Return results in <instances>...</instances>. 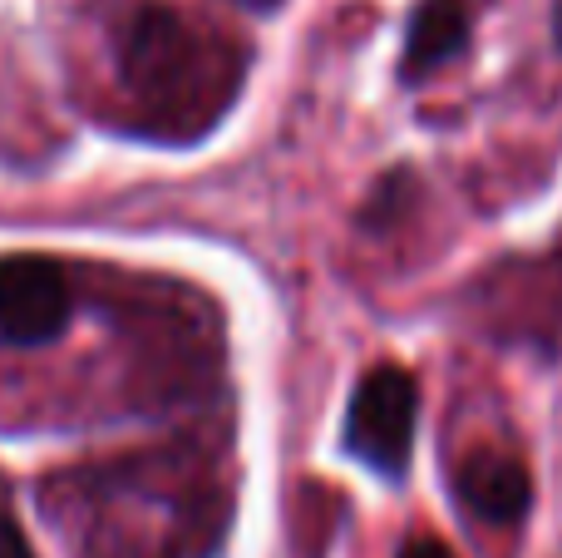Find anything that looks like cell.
Listing matches in <instances>:
<instances>
[{
	"label": "cell",
	"instance_id": "1",
	"mask_svg": "<svg viewBox=\"0 0 562 558\" xmlns=\"http://www.w3.org/2000/svg\"><path fill=\"white\" fill-rule=\"evenodd\" d=\"M119 75L148 129L188 138L217 124V114L233 104L243 55L173 5H144L124 30Z\"/></svg>",
	"mask_w": 562,
	"mask_h": 558
},
{
	"label": "cell",
	"instance_id": "2",
	"mask_svg": "<svg viewBox=\"0 0 562 558\" xmlns=\"http://www.w3.org/2000/svg\"><path fill=\"white\" fill-rule=\"evenodd\" d=\"M419 421V386L405 366H375L360 376L346 411V450L380 470L385 480H400L415 450Z\"/></svg>",
	"mask_w": 562,
	"mask_h": 558
},
{
	"label": "cell",
	"instance_id": "3",
	"mask_svg": "<svg viewBox=\"0 0 562 558\" xmlns=\"http://www.w3.org/2000/svg\"><path fill=\"white\" fill-rule=\"evenodd\" d=\"M69 282L49 257H0V342L5 346H45L69 322Z\"/></svg>",
	"mask_w": 562,
	"mask_h": 558
},
{
	"label": "cell",
	"instance_id": "4",
	"mask_svg": "<svg viewBox=\"0 0 562 558\" xmlns=\"http://www.w3.org/2000/svg\"><path fill=\"white\" fill-rule=\"evenodd\" d=\"M454 494L474 520L484 524H518L533 504V480L528 470L504 450H474L459 460Z\"/></svg>",
	"mask_w": 562,
	"mask_h": 558
},
{
	"label": "cell",
	"instance_id": "5",
	"mask_svg": "<svg viewBox=\"0 0 562 558\" xmlns=\"http://www.w3.org/2000/svg\"><path fill=\"white\" fill-rule=\"evenodd\" d=\"M469 45V10L464 0H419L415 15L405 30V59H400V75L405 79H425L439 65L459 59Z\"/></svg>",
	"mask_w": 562,
	"mask_h": 558
},
{
	"label": "cell",
	"instance_id": "6",
	"mask_svg": "<svg viewBox=\"0 0 562 558\" xmlns=\"http://www.w3.org/2000/svg\"><path fill=\"white\" fill-rule=\"evenodd\" d=\"M0 558H35L25 544V534H20V524L10 520V514H0Z\"/></svg>",
	"mask_w": 562,
	"mask_h": 558
},
{
	"label": "cell",
	"instance_id": "7",
	"mask_svg": "<svg viewBox=\"0 0 562 558\" xmlns=\"http://www.w3.org/2000/svg\"><path fill=\"white\" fill-rule=\"evenodd\" d=\"M400 558H454V549H445L439 539H409L405 549H400Z\"/></svg>",
	"mask_w": 562,
	"mask_h": 558
},
{
	"label": "cell",
	"instance_id": "8",
	"mask_svg": "<svg viewBox=\"0 0 562 558\" xmlns=\"http://www.w3.org/2000/svg\"><path fill=\"white\" fill-rule=\"evenodd\" d=\"M553 35H558V45H562V0H558V10H553Z\"/></svg>",
	"mask_w": 562,
	"mask_h": 558
}]
</instances>
